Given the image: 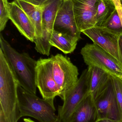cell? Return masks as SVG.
Here are the masks:
<instances>
[{
  "instance_id": "obj_1",
  "label": "cell",
  "mask_w": 122,
  "mask_h": 122,
  "mask_svg": "<svg viewBox=\"0 0 122 122\" xmlns=\"http://www.w3.org/2000/svg\"><path fill=\"white\" fill-rule=\"evenodd\" d=\"M0 49L13 71L19 84L28 92L36 94V68L37 61L28 53H20L0 35Z\"/></svg>"
},
{
  "instance_id": "obj_2",
  "label": "cell",
  "mask_w": 122,
  "mask_h": 122,
  "mask_svg": "<svg viewBox=\"0 0 122 122\" xmlns=\"http://www.w3.org/2000/svg\"><path fill=\"white\" fill-rule=\"evenodd\" d=\"M18 84L0 49V109L8 122H17L21 117L18 100Z\"/></svg>"
},
{
  "instance_id": "obj_3",
  "label": "cell",
  "mask_w": 122,
  "mask_h": 122,
  "mask_svg": "<svg viewBox=\"0 0 122 122\" xmlns=\"http://www.w3.org/2000/svg\"><path fill=\"white\" fill-rule=\"evenodd\" d=\"M18 96L21 117H31L39 122H59L54 99H41L24 89L19 84Z\"/></svg>"
},
{
  "instance_id": "obj_4",
  "label": "cell",
  "mask_w": 122,
  "mask_h": 122,
  "mask_svg": "<svg viewBox=\"0 0 122 122\" xmlns=\"http://www.w3.org/2000/svg\"><path fill=\"white\" fill-rule=\"evenodd\" d=\"M90 94V73L87 68L83 71L76 84L64 94L63 105L58 109L59 122H70L76 109Z\"/></svg>"
},
{
  "instance_id": "obj_5",
  "label": "cell",
  "mask_w": 122,
  "mask_h": 122,
  "mask_svg": "<svg viewBox=\"0 0 122 122\" xmlns=\"http://www.w3.org/2000/svg\"><path fill=\"white\" fill-rule=\"evenodd\" d=\"M53 74L59 93L63 98L65 92L74 86L78 81L79 70L69 57L58 54L51 56Z\"/></svg>"
},
{
  "instance_id": "obj_6",
  "label": "cell",
  "mask_w": 122,
  "mask_h": 122,
  "mask_svg": "<svg viewBox=\"0 0 122 122\" xmlns=\"http://www.w3.org/2000/svg\"><path fill=\"white\" fill-rule=\"evenodd\" d=\"M81 54L84 62L88 66H95L110 75L122 78V67L119 62L97 45L86 44L81 49Z\"/></svg>"
},
{
  "instance_id": "obj_7",
  "label": "cell",
  "mask_w": 122,
  "mask_h": 122,
  "mask_svg": "<svg viewBox=\"0 0 122 122\" xmlns=\"http://www.w3.org/2000/svg\"><path fill=\"white\" fill-rule=\"evenodd\" d=\"M62 0H53L42 6V37L34 42L35 49L41 54L47 56L50 54L51 46L49 41L54 30V25L57 14Z\"/></svg>"
},
{
  "instance_id": "obj_8",
  "label": "cell",
  "mask_w": 122,
  "mask_h": 122,
  "mask_svg": "<svg viewBox=\"0 0 122 122\" xmlns=\"http://www.w3.org/2000/svg\"><path fill=\"white\" fill-rule=\"evenodd\" d=\"M36 83L42 98L54 99L59 97V93L53 74V61L51 57L40 58L36 68Z\"/></svg>"
},
{
  "instance_id": "obj_9",
  "label": "cell",
  "mask_w": 122,
  "mask_h": 122,
  "mask_svg": "<svg viewBox=\"0 0 122 122\" xmlns=\"http://www.w3.org/2000/svg\"><path fill=\"white\" fill-rule=\"evenodd\" d=\"M94 102L99 119H109L122 122L121 111L111 76L106 88L95 100Z\"/></svg>"
},
{
  "instance_id": "obj_10",
  "label": "cell",
  "mask_w": 122,
  "mask_h": 122,
  "mask_svg": "<svg viewBox=\"0 0 122 122\" xmlns=\"http://www.w3.org/2000/svg\"><path fill=\"white\" fill-rule=\"evenodd\" d=\"M82 33L89 38L94 44L117 59L122 67V56L120 48L119 36L95 26Z\"/></svg>"
},
{
  "instance_id": "obj_11",
  "label": "cell",
  "mask_w": 122,
  "mask_h": 122,
  "mask_svg": "<svg viewBox=\"0 0 122 122\" xmlns=\"http://www.w3.org/2000/svg\"><path fill=\"white\" fill-rule=\"evenodd\" d=\"M101 0H72L77 24L81 33L95 26L98 6Z\"/></svg>"
},
{
  "instance_id": "obj_12",
  "label": "cell",
  "mask_w": 122,
  "mask_h": 122,
  "mask_svg": "<svg viewBox=\"0 0 122 122\" xmlns=\"http://www.w3.org/2000/svg\"><path fill=\"white\" fill-rule=\"evenodd\" d=\"M54 30L81 39V32L77 24L72 0H62L57 14Z\"/></svg>"
},
{
  "instance_id": "obj_13",
  "label": "cell",
  "mask_w": 122,
  "mask_h": 122,
  "mask_svg": "<svg viewBox=\"0 0 122 122\" xmlns=\"http://www.w3.org/2000/svg\"><path fill=\"white\" fill-rule=\"evenodd\" d=\"M5 6L10 20L20 33L27 40L34 43L36 39L35 28L26 12L15 1L8 2Z\"/></svg>"
},
{
  "instance_id": "obj_14",
  "label": "cell",
  "mask_w": 122,
  "mask_h": 122,
  "mask_svg": "<svg viewBox=\"0 0 122 122\" xmlns=\"http://www.w3.org/2000/svg\"><path fill=\"white\" fill-rule=\"evenodd\" d=\"M99 119L94 101L90 94L76 109L70 122H96Z\"/></svg>"
},
{
  "instance_id": "obj_15",
  "label": "cell",
  "mask_w": 122,
  "mask_h": 122,
  "mask_svg": "<svg viewBox=\"0 0 122 122\" xmlns=\"http://www.w3.org/2000/svg\"><path fill=\"white\" fill-rule=\"evenodd\" d=\"M90 73V95L95 100L105 90L111 75L106 71L95 66H88Z\"/></svg>"
},
{
  "instance_id": "obj_16",
  "label": "cell",
  "mask_w": 122,
  "mask_h": 122,
  "mask_svg": "<svg viewBox=\"0 0 122 122\" xmlns=\"http://www.w3.org/2000/svg\"><path fill=\"white\" fill-rule=\"evenodd\" d=\"M29 17L35 28L36 32L35 41H38L42 37V6H38L22 0H15Z\"/></svg>"
},
{
  "instance_id": "obj_17",
  "label": "cell",
  "mask_w": 122,
  "mask_h": 122,
  "mask_svg": "<svg viewBox=\"0 0 122 122\" xmlns=\"http://www.w3.org/2000/svg\"><path fill=\"white\" fill-rule=\"evenodd\" d=\"M79 40L76 37L54 30L49 44L64 54H68L74 51Z\"/></svg>"
},
{
  "instance_id": "obj_18",
  "label": "cell",
  "mask_w": 122,
  "mask_h": 122,
  "mask_svg": "<svg viewBox=\"0 0 122 122\" xmlns=\"http://www.w3.org/2000/svg\"><path fill=\"white\" fill-rule=\"evenodd\" d=\"M116 10L112 0H101L98 6L95 26L101 27Z\"/></svg>"
},
{
  "instance_id": "obj_19",
  "label": "cell",
  "mask_w": 122,
  "mask_h": 122,
  "mask_svg": "<svg viewBox=\"0 0 122 122\" xmlns=\"http://www.w3.org/2000/svg\"><path fill=\"white\" fill-rule=\"evenodd\" d=\"M100 28L119 37L122 35V22L117 9Z\"/></svg>"
},
{
  "instance_id": "obj_20",
  "label": "cell",
  "mask_w": 122,
  "mask_h": 122,
  "mask_svg": "<svg viewBox=\"0 0 122 122\" xmlns=\"http://www.w3.org/2000/svg\"><path fill=\"white\" fill-rule=\"evenodd\" d=\"M113 81L117 102L122 114V80L121 78L111 75Z\"/></svg>"
},
{
  "instance_id": "obj_21",
  "label": "cell",
  "mask_w": 122,
  "mask_h": 122,
  "mask_svg": "<svg viewBox=\"0 0 122 122\" xmlns=\"http://www.w3.org/2000/svg\"><path fill=\"white\" fill-rule=\"evenodd\" d=\"M9 19V14L4 1L3 0H0V31L4 30Z\"/></svg>"
},
{
  "instance_id": "obj_22",
  "label": "cell",
  "mask_w": 122,
  "mask_h": 122,
  "mask_svg": "<svg viewBox=\"0 0 122 122\" xmlns=\"http://www.w3.org/2000/svg\"><path fill=\"white\" fill-rule=\"evenodd\" d=\"M33 5L43 6L51 2L53 0H22Z\"/></svg>"
},
{
  "instance_id": "obj_23",
  "label": "cell",
  "mask_w": 122,
  "mask_h": 122,
  "mask_svg": "<svg viewBox=\"0 0 122 122\" xmlns=\"http://www.w3.org/2000/svg\"><path fill=\"white\" fill-rule=\"evenodd\" d=\"M116 6L119 16L121 20L122 25V8L119 0H112Z\"/></svg>"
},
{
  "instance_id": "obj_24",
  "label": "cell",
  "mask_w": 122,
  "mask_h": 122,
  "mask_svg": "<svg viewBox=\"0 0 122 122\" xmlns=\"http://www.w3.org/2000/svg\"><path fill=\"white\" fill-rule=\"evenodd\" d=\"M96 122H122L121 121H117L109 119H99Z\"/></svg>"
},
{
  "instance_id": "obj_25",
  "label": "cell",
  "mask_w": 122,
  "mask_h": 122,
  "mask_svg": "<svg viewBox=\"0 0 122 122\" xmlns=\"http://www.w3.org/2000/svg\"><path fill=\"white\" fill-rule=\"evenodd\" d=\"M0 122H8L5 118L3 112L1 109H0Z\"/></svg>"
},
{
  "instance_id": "obj_26",
  "label": "cell",
  "mask_w": 122,
  "mask_h": 122,
  "mask_svg": "<svg viewBox=\"0 0 122 122\" xmlns=\"http://www.w3.org/2000/svg\"><path fill=\"white\" fill-rule=\"evenodd\" d=\"M119 44L120 51L122 56V35H121L119 38Z\"/></svg>"
},
{
  "instance_id": "obj_27",
  "label": "cell",
  "mask_w": 122,
  "mask_h": 122,
  "mask_svg": "<svg viewBox=\"0 0 122 122\" xmlns=\"http://www.w3.org/2000/svg\"><path fill=\"white\" fill-rule=\"evenodd\" d=\"M24 122H34L33 120H32L30 118H24Z\"/></svg>"
},
{
  "instance_id": "obj_28",
  "label": "cell",
  "mask_w": 122,
  "mask_h": 122,
  "mask_svg": "<svg viewBox=\"0 0 122 122\" xmlns=\"http://www.w3.org/2000/svg\"><path fill=\"white\" fill-rule=\"evenodd\" d=\"M4 1V4H5V5H6V4L8 3V1H7V0H3Z\"/></svg>"
},
{
  "instance_id": "obj_29",
  "label": "cell",
  "mask_w": 122,
  "mask_h": 122,
  "mask_svg": "<svg viewBox=\"0 0 122 122\" xmlns=\"http://www.w3.org/2000/svg\"><path fill=\"white\" fill-rule=\"evenodd\" d=\"M120 2V4H121V6L122 8V0H119Z\"/></svg>"
},
{
  "instance_id": "obj_30",
  "label": "cell",
  "mask_w": 122,
  "mask_h": 122,
  "mask_svg": "<svg viewBox=\"0 0 122 122\" xmlns=\"http://www.w3.org/2000/svg\"><path fill=\"white\" fill-rule=\"evenodd\" d=\"M63 1H66V0H62Z\"/></svg>"
},
{
  "instance_id": "obj_31",
  "label": "cell",
  "mask_w": 122,
  "mask_h": 122,
  "mask_svg": "<svg viewBox=\"0 0 122 122\" xmlns=\"http://www.w3.org/2000/svg\"><path fill=\"white\" fill-rule=\"evenodd\" d=\"M121 79H122V78H121Z\"/></svg>"
}]
</instances>
